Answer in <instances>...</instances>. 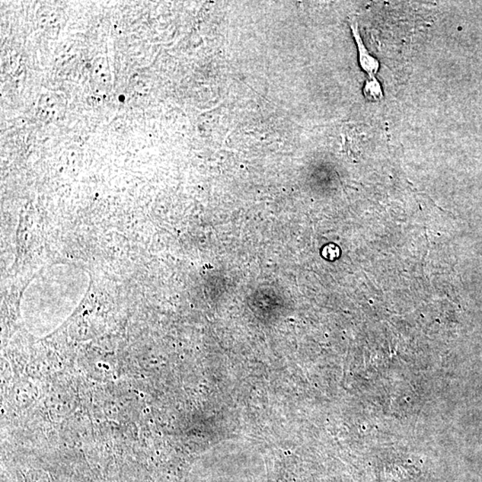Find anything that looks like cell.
Masks as SVG:
<instances>
[{
	"label": "cell",
	"mask_w": 482,
	"mask_h": 482,
	"mask_svg": "<svg viewBox=\"0 0 482 482\" xmlns=\"http://www.w3.org/2000/svg\"><path fill=\"white\" fill-rule=\"evenodd\" d=\"M351 28H352L354 37H355L357 46H359L361 66H362L363 69L368 73L369 75H375L379 68L377 60H375L372 56H370L368 51L366 50V46L363 45L362 39H361L357 24H351Z\"/></svg>",
	"instance_id": "6da1fadb"
},
{
	"label": "cell",
	"mask_w": 482,
	"mask_h": 482,
	"mask_svg": "<svg viewBox=\"0 0 482 482\" xmlns=\"http://www.w3.org/2000/svg\"><path fill=\"white\" fill-rule=\"evenodd\" d=\"M363 92L366 98L372 101L379 100L382 97L381 86L375 78L366 82Z\"/></svg>",
	"instance_id": "7a4b0ae2"
}]
</instances>
